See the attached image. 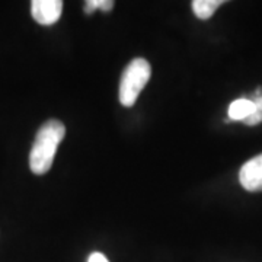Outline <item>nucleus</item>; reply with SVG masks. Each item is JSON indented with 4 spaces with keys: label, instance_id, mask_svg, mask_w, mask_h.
<instances>
[{
    "label": "nucleus",
    "instance_id": "nucleus-1",
    "mask_svg": "<svg viewBox=\"0 0 262 262\" xmlns=\"http://www.w3.org/2000/svg\"><path fill=\"white\" fill-rule=\"evenodd\" d=\"M64 136V124L58 120H48L39 127L29 153V168L35 175H44L51 169L58 144Z\"/></svg>",
    "mask_w": 262,
    "mask_h": 262
},
{
    "label": "nucleus",
    "instance_id": "nucleus-2",
    "mask_svg": "<svg viewBox=\"0 0 262 262\" xmlns=\"http://www.w3.org/2000/svg\"><path fill=\"white\" fill-rule=\"evenodd\" d=\"M151 76V67L144 58H134L124 69L120 80V102L124 106H133L139 99Z\"/></svg>",
    "mask_w": 262,
    "mask_h": 262
},
{
    "label": "nucleus",
    "instance_id": "nucleus-3",
    "mask_svg": "<svg viewBox=\"0 0 262 262\" xmlns=\"http://www.w3.org/2000/svg\"><path fill=\"white\" fill-rule=\"evenodd\" d=\"M63 2L61 0H34L31 3L32 18L39 25H53L61 16Z\"/></svg>",
    "mask_w": 262,
    "mask_h": 262
},
{
    "label": "nucleus",
    "instance_id": "nucleus-4",
    "mask_svg": "<svg viewBox=\"0 0 262 262\" xmlns=\"http://www.w3.org/2000/svg\"><path fill=\"white\" fill-rule=\"evenodd\" d=\"M241 185L249 192L262 191V155L255 156L245 163L239 172Z\"/></svg>",
    "mask_w": 262,
    "mask_h": 262
},
{
    "label": "nucleus",
    "instance_id": "nucleus-5",
    "mask_svg": "<svg viewBox=\"0 0 262 262\" xmlns=\"http://www.w3.org/2000/svg\"><path fill=\"white\" fill-rule=\"evenodd\" d=\"M256 111L255 103L251 99H236L229 106V118L233 121H245L249 115H252Z\"/></svg>",
    "mask_w": 262,
    "mask_h": 262
},
{
    "label": "nucleus",
    "instance_id": "nucleus-6",
    "mask_svg": "<svg viewBox=\"0 0 262 262\" xmlns=\"http://www.w3.org/2000/svg\"><path fill=\"white\" fill-rule=\"evenodd\" d=\"M223 2L222 0H194L192 2V10L196 15V18L203 19H210L214 12L219 9V6L222 5Z\"/></svg>",
    "mask_w": 262,
    "mask_h": 262
},
{
    "label": "nucleus",
    "instance_id": "nucleus-7",
    "mask_svg": "<svg viewBox=\"0 0 262 262\" xmlns=\"http://www.w3.org/2000/svg\"><path fill=\"white\" fill-rule=\"evenodd\" d=\"M113 0H88L84 3V13L91 15L96 9H101L103 12H110V10H113Z\"/></svg>",
    "mask_w": 262,
    "mask_h": 262
},
{
    "label": "nucleus",
    "instance_id": "nucleus-8",
    "mask_svg": "<svg viewBox=\"0 0 262 262\" xmlns=\"http://www.w3.org/2000/svg\"><path fill=\"white\" fill-rule=\"evenodd\" d=\"M244 122L245 124H248V125H256V124H259V122H262V113L255 111V113H253L252 115H249Z\"/></svg>",
    "mask_w": 262,
    "mask_h": 262
},
{
    "label": "nucleus",
    "instance_id": "nucleus-9",
    "mask_svg": "<svg viewBox=\"0 0 262 262\" xmlns=\"http://www.w3.org/2000/svg\"><path fill=\"white\" fill-rule=\"evenodd\" d=\"M88 262H110L108 261V258L101 252H94L89 255V258H88Z\"/></svg>",
    "mask_w": 262,
    "mask_h": 262
}]
</instances>
